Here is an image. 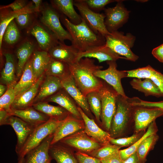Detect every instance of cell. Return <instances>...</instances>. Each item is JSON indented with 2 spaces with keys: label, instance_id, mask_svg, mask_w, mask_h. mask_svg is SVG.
<instances>
[{
  "label": "cell",
  "instance_id": "1",
  "mask_svg": "<svg viewBox=\"0 0 163 163\" xmlns=\"http://www.w3.org/2000/svg\"><path fill=\"white\" fill-rule=\"evenodd\" d=\"M68 64L71 75L76 86L85 97L91 92L98 91L102 86L103 82L94 73L102 69L103 66L96 65L94 59L83 58Z\"/></svg>",
  "mask_w": 163,
  "mask_h": 163
},
{
  "label": "cell",
  "instance_id": "2",
  "mask_svg": "<svg viewBox=\"0 0 163 163\" xmlns=\"http://www.w3.org/2000/svg\"><path fill=\"white\" fill-rule=\"evenodd\" d=\"M62 16L61 18L62 23L72 39V45L79 53L93 47L105 44V37L94 32L82 18L80 23L75 24Z\"/></svg>",
  "mask_w": 163,
  "mask_h": 163
},
{
  "label": "cell",
  "instance_id": "3",
  "mask_svg": "<svg viewBox=\"0 0 163 163\" xmlns=\"http://www.w3.org/2000/svg\"><path fill=\"white\" fill-rule=\"evenodd\" d=\"M134 107L131 98L119 95L116 100V110L113 118L110 134L112 138L120 136L125 129L129 120L133 116Z\"/></svg>",
  "mask_w": 163,
  "mask_h": 163
},
{
  "label": "cell",
  "instance_id": "4",
  "mask_svg": "<svg viewBox=\"0 0 163 163\" xmlns=\"http://www.w3.org/2000/svg\"><path fill=\"white\" fill-rule=\"evenodd\" d=\"M105 45L120 56L126 60L135 62L139 57L131 50L135 41V36L129 33L124 35L118 30L110 33L105 37Z\"/></svg>",
  "mask_w": 163,
  "mask_h": 163
},
{
  "label": "cell",
  "instance_id": "5",
  "mask_svg": "<svg viewBox=\"0 0 163 163\" xmlns=\"http://www.w3.org/2000/svg\"><path fill=\"white\" fill-rule=\"evenodd\" d=\"M62 121L50 118L46 122L35 128L17 153L18 161L22 160L27 152L53 133Z\"/></svg>",
  "mask_w": 163,
  "mask_h": 163
},
{
  "label": "cell",
  "instance_id": "6",
  "mask_svg": "<svg viewBox=\"0 0 163 163\" xmlns=\"http://www.w3.org/2000/svg\"><path fill=\"white\" fill-rule=\"evenodd\" d=\"M101 101V119L106 129L110 130L113 118L116 110V100L119 94L113 88L103 82L102 86L98 91Z\"/></svg>",
  "mask_w": 163,
  "mask_h": 163
},
{
  "label": "cell",
  "instance_id": "7",
  "mask_svg": "<svg viewBox=\"0 0 163 163\" xmlns=\"http://www.w3.org/2000/svg\"><path fill=\"white\" fill-rule=\"evenodd\" d=\"M74 5L79 11L82 18L94 32L104 37L110 34L104 24L105 16L104 13L92 11L83 0H74Z\"/></svg>",
  "mask_w": 163,
  "mask_h": 163
},
{
  "label": "cell",
  "instance_id": "8",
  "mask_svg": "<svg viewBox=\"0 0 163 163\" xmlns=\"http://www.w3.org/2000/svg\"><path fill=\"white\" fill-rule=\"evenodd\" d=\"M42 14L41 23L51 31L60 42L64 43L66 40L72 42L71 36L62 26L59 15L54 8L49 6L45 7L42 11Z\"/></svg>",
  "mask_w": 163,
  "mask_h": 163
},
{
  "label": "cell",
  "instance_id": "9",
  "mask_svg": "<svg viewBox=\"0 0 163 163\" xmlns=\"http://www.w3.org/2000/svg\"><path fill=\"white\" fill-rule=\"evenodd\" d=\"M107 63L108 68L105 69L98 70L94 74L99 78L103 79L105 82L112 86L120 95L126 97L121 83V79L127 77L126 71H120L117 69L116 61H108Z\"/></svg>",
  "mask_w": 163,
  "mask_h": 163
},
{
  "label": "cell",
  "instance_id": "10",
  "mask_svg": "<svg viewBox=\"0 0 163 163\" xmlns=\"http://www.w3.org/2000/svg\"><path fill=\"white\" fill-rule=\"evenodd\" d=\"M122 1L119 0L114 7L105 8L104 10V24L110 33L118 30L128 21L130 11L125 7Z\"/></svg>",
  "mask_w": 163,
  "mask_h": 163
},
{
  "label": "cell",
  "instance_id": "11",
  "mask_svg": "<svg viewBox=\"0 0 163 163\" xmlns=\"http://www.w3.org/2000/svg\"><path fill=\"white\" fill-rule=\"evenodd\" d=\"M27 33L36 38L40 50L47 52L59 41L56 36L41 23L34 21L27 29Z\"/></svg>",
  "mask_w": 163,
  "mask_h": 163
},
{
  "label": "cell",
  "instance_id": "12",
  "mask_svg": "<svg viewBox=\"0 0 163 163\" xmlns=\"http://www.w3.org/2000/svg\"><path fill=\"white\" fill-rule=\"evenodd\" d=\"M59 142L86 154H90L103 146L88 136L84 130L67 136Z\"/></svg>",
  "mask_w": 163,
  "mask_h": 163
},
{
  "label": "cell",
  "instance_id": "13",
  "mask_svg": "<svg viewBox=\"0 0 163 163\" xmlns=\"http://www.w3.org/2000/svg\"><path fill=\"white\" fill-rule=\"evenodd\" d=\"M163 115V109L155 107L135 106L133 118L135 128L138 133L145 129L157 118Z\"/></svg>",
  "mask_w": 163,
  "mask_h": 163
},
{
  "label": "cell",
  "instance_id": "14",
  "mask_svg": "<svg viewBox=\"0 0 163 163\" xmlns=\"http://www.w3.org/2000/svg\"><path fill=\"white\" fill-rule=\"evenodd\" d=\"M85 124L82 119H78L70 114L62 120L53 134L50 143L52 145L63 138L84 129Z\"/></svg>",
  "mask_w": 163,
  "mask_h": 163
},
{
  "label": "cell",
  "instance_id": "15",
  "mask_svg": "<svg viewBox=\"0 0 163 163\" xmlns=\"http://www.w3.org/2000/svg\"><path fill=\"white\" fill-rule=\"evenodd\" d=\"M53 133L47 137L39 145L27 152L23 163H49L52 158L49 153Z\"/></svg>",
  "mask_w": 163,
  "mask_h": 163
},
{
  "label": "cell",
  "instance_id": "16",
  "mask_svg": "<svg viewBox=\"0 0 163 163\" xmlns=\"http://www.w3.org/2000/svg\"><path fill=\"white\" fill-rule=\"evenodd\" d=\"M78 109L84 123V130L85 133L103 145L109 143L111 138L110 134L100 128L94 120L88 117L80 107H78Z\"/></svg>",
  "mask_w": 163,
  "mask_h": 163
},
{
  "label": "cell",
  "instance_id": "17",
  "mask_svg": "<svg viewBox=\"0 0 163 163\" xmlns=\"http://www.w3.org/2000/svg\"><path fill=\"white\" fill-rule=\"evenodd\" d=\"M83 58H95L99 63L105 61H116L120 59H126L125 57L118 55L105 44L93 47L85 51L78 52L76 62Z\"/></svg>",
  "mask_w": 163,
  "mask_h": 163
},
{
  "label": "cell",
  "instance_id": "18",
  "mask_svg": "<svg viewBox=\"0 0 163 163\" xmlns=\"http://www.w3.org/2000/svg\"><path fill=\"white\" fill-rule=\"evenodd\" d=\"M63 88L70 95L85 113L90 118L92 117L86 97L76 86L71 75L61 80Z\"/></svg>",
  "mask_w": 163,
  "mask_h": 163
},
{
  "label": "cell",
  "instance_id": "19",
  "mask_svg": "<svg viewBox=\"0 0 163 163\" xmlns=\"http://www.w3.org/2000/svg\"><path fill=\"white\" fill-rule=\"evenodd\" d=\"M6 125H10L16 134L15 151L17 153L35 128L19 117L13 115L9 117Z\"/></svg>",
  "mask_w": 163,
  "mask_h": 163
},
{
  "label": "cell",
  "instance_id": "20",
  "mask_svg": "<svg viewBox=\"0 0 163 163\" xmlns=\"http://www.w3.org/2000/svg\"><path fill=\"white\" fill-rule=\"evenodd\" d=\"M11 115L17 117L34 128L48 121L50 118L32 106L23 110L11 108L8 112Z\"/></svg>",
  "mask_w": 163,
  "mask_h": 163
},
{
  "label": "cell",
  "instance_id": "21",
  "mask_svg": "<svg viewBox=\"0 0 163 163\" xmlns=\"http://www.w3.org/2000/svg\"><path fill=\"white\" fill-rule=\"evenodd\" d=\"M62 88L60 78L53 76L45 75L34 100L33 105L44 101Z\"/></svg>",
  "mask_w": 163,
  "mask_h": 163
},
{
  "label": "cell",
  "instance_id": "22",
  "mask_svg": "<svg viewBox=\"0 0 163 163\" xmlns=\"http://www.w3.org/2000/svg\"><path fill=\"white\" fill-rule=\"evenodd\" d=\"M45 75V73L42 75L30 88L16 97L11 105V108L23 110L32 106L34 100Z\"/></svg>",
  "mask_w": 163,
  "mask_h": 163
},
{
  "label": "cell",
  "instance_id": "23",
  "mask_svg": "<svg viewBox=\"0 0 163 163\" xmlns=\"http://www.w3.org/2000/svg\"><path fill=\"white\" fill-rule=\"evenodd\" d=\"M48 52L51 58L70 64L76 62L78 51L72 45H67L59 41Z\"/></svg>",
  "mask_w": 163,
  "mask_h": 163
},
{
  "label": "cell",
  "instance_id": "24",
  "mask_svg": "<svg viewBox=\"0 0 163 163\" xmlns=\"http://www.w3.org/2000/svg\"><path fill=\"white\" fill-rule=\"evenodd\" d=\"M55 103L62 107L74 117L82 119L78 110L76 103L73 98L63 88L44 101Z\"/></svg>",
  "mask_w": 163,
  "mask_h": 163
},
{
  "label": "cell",
  "instance_id": "25",
  "mask_svg": "<svg viewBox=\"0 0 163 163\" xmlns=\"http://www.w3.org/2000/svg\"><path fill=\"white\" fill-rule=\"evenodd\" d=\"M37 80L32 70L31 57L24 67L19 80L14 86L16 97L30 88Z\"/></svg>",
  "mask_w": 163,
  "mask_h": 163
},
{
  "label": "cell",
  "instance_id": "26",
  "mask_svg": "<svg viewBox=\"0 0 163 163\" xmlns=\"http://www.w3.org/2000/svg\"><path fill=\"white\" fill-rule=\"evenodd\" d=\"M50 145L49 153L52 159L57 163H78L76 157L67 145L60 142Z\"/></svg>",
  "mask_w": 163,
  "mask_h": 163
},
{
  "label": "cell",
  "instance_id": "27",
  "mask_svg": "<svg viewBox=\"0 0 163 163\" xmlns=\"http://www.w3.org/2000/svg\"><path fill=\"white\" fill-rule=\"evenodd\" d=\"M53 8L66 16L72 23L78 24L81 23L82 18L74 8V0H53L51 1Z\"/></svg>",
  "mask_w": 163,
  "mask_h": 163
},
{
  "label": "cell",
  "instance_id": "28",
  "mask_svg": "<svg viewBox=\"0 0 163 163\" xmlns=\"http://www.w3.org/2000/svg\"><path fill=\"white\" fill-rule=\"evenodd\" d=\"M35 46L29 40H26L18 46L16 51L18 61L16 66V74L18 77H21L24 67L35 51Z\"/></svg>",
  "mask_w": 163,
  "mask_h": 163
},
{
  "label": "cell",
  "instance_id": "29",
  "mask_svg": "<svg viewBox=\"0 0 163 163\" xmlns=\"http://www.w3.org/2000/svg\"><path fill=\"white\" fill-rule=\"evenodd\" d=\"M31 65L34 74L38 79L45 73L51 58L47 52L35 50L31 56Z\"/></svg>",
  "mask_w": 163,
  "mask_h": 163
},
{
  "label": "cell",
  "instance_id": "30",
  "mask_svg": "<svg viewBox=\"0 0 163 163\" xmlns=\"http://www.w3.org/2000/svg\"><path fill=\"white\" fill-rule=\"evenodd\" d=\"M144 79L142 80L141 79L135 78L130 82V84L133 88L143 93L146 96L163 97V93L150 79Z\"/></svg>",
  "mask_w": 163,
  "mask_h": 163
},
{
  "label": "cell",
  "instance_id": "31",
  "mask_svg": "<svg viewBox=\"0 0 163 163\" xmlns=\"http://www.w3.org/2000/svg\"><path fill=\"white\" fill-rule=\"evenodd\" d=\"M32 107L38 111L46 114L50 118L62 120L70 114L60 106H55L43 101L34 104Z\"/></svg>",
  "mask_w": 163,
  "mask_h": 163
},
{
  "label": "cell",
  "instance_id": "32",
  "mask_svg": "<svg viewBox=\"0 0 163 163\" xmlns=\"http://www.w3.org/2000/svg\"><path fill=\"white\" fill-rule=\"evenodd\" d=\"M3 54L5 62L1 72V81L2 84L8 86L17 83L15 79V62L13 55L11 53L5 52Z\"/></svg>",
  "mask_w": 163,
  "mask_h": 163
},
{
  "label": "cell",
  "instance_id": "33",
  "mask_svg": "<svg viewBox=\"0 0 163 163\" xmlns=\"http://www.w3.org/2000/svg\"><path fill=\"white\" fill-rule=\"evenodd\" d=\"M27 12H34V7L31 5H27L24 9L17 11H6L5 10L1 11L0 19V56H2V38L5 29L8 24L19 14Z\"/></svg>",
  "mask_w": 163,
  "mask_h": 163
},
{
  "label": "cell",
  "instance_id": "34",
  "mask_svg": "<svg viewBox=\"0 0 163 163\" xmlns=\"http://www.w3.org/2000/svg\"><path fill=\"white\" fill-rule=\"evenodd\" d=\"M45 75L55 76L62 80L70 75L69 64L51 57L45 72Z\"/></svg>",
  "mask_w": 163,
  "mask_h": 163
},
{
  "label": "cell",
  "instance_id": "35",
  "mask_svg": "<svg viewBox=\"0 0 163 163\" xmlns=\"http://www.w3.org/2000/svg\"><path fill=\"white\" fill-rule=\"evenodd\" d=\"M157 131V128L154 121L149 126L145 134L135 143L126 149L120 150L119 153L123 161L126 160L136 152L138 148L143 140L150 136L156 134Z\"/></svg>",
  "mask_w": 163,
  "mask_h": 163
},
{
  "label": "cell",
  "instance_id": "36",
  "mask_svg": "<svg viewBox=\"0 0 163 163\" xmlns=\"http://www.w3.org/2000/svg\"><path fill=\"white\" fill-rule=\"evenodd\" d=\"M127 77L138 78H148L153 76L163 84V74L156 70L150 65L126 71Z\"/></svg>",
  "mask_w": 163,
  "mask_h": 163
},
{
  "label": "cell",
  "instance_id": "37",
  "mask_svg": "<svg viewBox=\"0 0 163 163\" xmlns=\"http://www.w3.org/2000/svg\"><path fill=\"white\" fill-rule=\"evenodd\" d=\"M90 110L96 120L100 121L101 111V97L99 91L91 92L86 96Z\"/></svg>",
  "mask_w": 163,
  "mask_h": 163
},
{
  "label": "cell",
  "instance_id": "38",
  "mask_svg": "<svg viewBox=\"0 0 163 163\" xmlns=\"http://www.w3.org/2000/svg\"><path fill=\"white\" fill-rule=\"evenodd\" d=\"M158 138L156 134L150 136L145 138L142 142L136 151L140 160L144 163L147 154L154 145Z\"/></svg>",
  "mask_w": 163,
  "mask_h": 163
},
{
  "label": "cell",
  "instance_id": "39",
  "mask_svg": "<svg viewBox=\"0 0 163 163\" xmlns=\"http://www.w3.org/2000/svg\"><path fill=\"white\" fill-rule=\"evenodd\" d=\"M20 37L19 30L14 19L7 27L3 35L2 41L8 44L13 45L18 42Z\"/></svg>",
  "mask_w": 163,
  "mask_h": 163
},
{
  "label": "cell",
  "instance_id": "40",
  "mask_svg": "<svg viewBox=\"0 0 163 163\" xmlns=\"http://www.w3.org/2000/svg\"><path fill=\"white\" fill-rule=\"evenodd\" d=\"M121 147L109 143L103 145L90 154L91 156L100 160L118 152Z\"/></svg>",
  "mask_w": 163,
  "mask_h": 163
},
{
  "label": "cell",
  "instance_id": "41",
  "mask_svg": "<svg viewBox=\"0 0 163 163\" xmlns=\"http://www.w3.org/2000/svg\"><path fill=\"white\" fill-rule=\"evenodd\" d=\"M16 84L8 87L5 93L0 97V110H4L9 112L15 97L14 86Z\"/></svg>",
  "mask_w": 163,
  "mask_h": 163
},
{
  "label": "cell",
  "instance_id": "42",
  "mask_svg": "<svg viewBox=\"0 0 163 163\" xmlns=\"http://www.w3.org/2000/svg\"><path fill=\"white\" fill-rule=\"evenodd\" d=\"M88 7L92 11L99 13L104 10L105 6L109 4L119 0H83Z\"/></svg>",
  "mask_w": 163,
  "mask_h": 163
},
{
  "label": "cell",
  "instance_id": "43",
  "mask_svg": "<svg viewBox=\"0 0 163 163\" xmlns=\"http://www.w3.org/2000/svg\"><path fill=\"white\" fill-rule=\"evenodd\" d=\"M141 137L137 134L125 138L115 139L111 137L110 142L112 144L121 147L131 146L137 141Z\"/></svg>",
  "mask_w": 163,
  "mask_h": 163
},
{
  "label": "cell",
  "instance_id": "44",
  "mask_svg": "<svg viewBox=\"0 0 163 163\" xmlns=\"http://www.w3.org/2000/svg\"><path fill=\"white\" fill-rule=\"evenodd\" d=\"M33 12H27L21 13L14 19L16 22L20 27L24 28L30 24L31 21V14Z\"/></svg>",
  "mask_w": 163,
  "mask_h": 163
},
{
  "label": "cell",
  "instance_id": "45",
  "mask_svg": "<svg viewBox=\"0 0 163 163\" xmlns=\"http://www.w3.org/2000/svg\"><path fill=\"white\" fill-rule=\"evenodd\" d=\"M75 155L78 163H101L100 159L84 153L78 152Z\"/></svg>",
  "mask_w": 163,
  "mask_h": 163
},
{
  "label": "cell",
  "instance_id": "46",
  "mask_svg": "<svg viewBox=\"0 0 163 163\" xmlns=\"http://www.w3.org/2000/svg\"><path fill=\"white\" fill-rule=\"evenodd\" d=\"M133 105L135 106L155 107L163 109V101L149 102L141 100L137 97H136L134 102Z\"/></svg>",
  "mask_w": 163,
  "mask_h": 163
},
{
  "label": "cell",
  "instance_id": "47",
  "mask_svg": "<svg viewBox=\"0 0 163 163\" xmlns=\"http://www.w3.org/2000/svg\"><path fill=\"white\" fill-rule=\"evenodd\" d=\"M26 4L25 0H16L8 5L1 6L0 9L10 8L13 11H18L25 8L27 5Z\"/></svg>",
  "mask_w": 163,
  "mask_h": 163
},
{
  "label": "cell",
  "instance_id": "48",
  "mask_svg": "<svg viewBox=\"0 0 163 163\" xmlns=\"http://www.w3.org/2000/svg\"><path fill=\"white\" fill-rule=\"evenodd\" d=\"M100 160L101 163H123L119 152Z\"/></svg>",
  "mask_w": 163,
  "mask_h": 163
},
{
  "label": "cell",
  "instance_id": "49",
  "mask_svg": "<svg viewBox=\"0 0 163 163\" xmlns=\"http://www.w3.org/2000/svg\"><path fill=\"white\" fill-rule=\"evenodd\" d=\"M123 163H143L139 159L136 152L132 155L125 160Z\"/></svg>",
  "mask_w": 163,
  "mask_h": 163
},
{
  "label": "cell",
  "instance_id": "50",
  "mask_svg": "<svg viewBox=\"0 0 163 163\" xmlns=\"http://www.w3.org/2000/svg\"><path fill=\"white\" fill-rule=\"evenodd\" d=\"M11 115L8 111L4 110H0V125H6L9 117Z\"/></svg>",
  "mask_w": 163,
  "mask_h": 163
},
{
  "label": "cell",
  "instance_id": "51",
  "mask_svg": "<svg viewBox=\"0 0 163 163\" xmlns=\"http://www.w3.org/2000/svg\"><path fill=\"white\" fill-rule=\"evenodd\" d=\"M32 2L34 3V10L35 12L40 11V7L42 2L41 0H32Z\"/></svg>",
  "mask_w": 163,
  "mask_h": 163
},
{
  "label": "cell",
  "instance_id": "52",
  "mask_svg": "<svg viewBox=\"0 0 163 163\" xmlns=\"http://www.w3.org/2000/svg\"><path fill=\"white\" fill-rule=\"evenodd\" d=\"M8 87L5 85L1 84L0 85V97L2 96L6 91Z\"/></svg>",
  "mask_w": 163,
  "mask_h": 163
},
{
  "label": "cell",
  "instance_id": "53",
  "mask_svg": "<svg viewBox=\"0 0 163 163\" xmlns=\"http://www.w3.org/2000/svg\"><path fill=\"white\" fill-rule=\"evenodd\" d=\"M18 163H23V159L18 161Z\"/></svg>",
  "mask_w": 163,
  "mask_h": 163
},
{
  "label": "cell",
  "instance_id": "54",
  "mask_svg": "<svg viewBox=\"0 0 163 163\" xmlns=\"http://www.w3.org/2000/svg\"></svg>",
  "mask_w": 163,
  "mask_h": 163
},
{
  "label": "cell",
  "instance_id": "55",
  "mask_svg": "<svg viewBox=\"0 0 163 163\" xmlns=\"http://www.w3.org/2000/svg\"></svg>",
  "mask_w": 163,
  "mask_h": 163
}]
</instances>
